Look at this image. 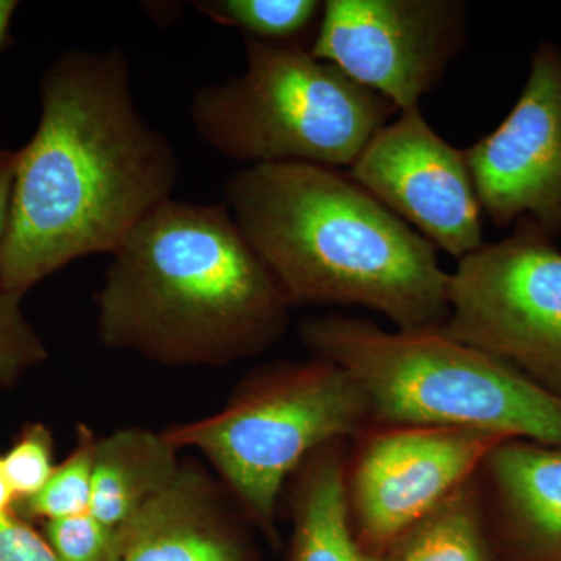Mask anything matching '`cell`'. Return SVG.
I'll return each instance as SVG.
<instances>
[{
    "label": "cell",
    "instance_id": "6da1fadb",
    "mask_svg": "<svg viewBox=\"0 0 561 561\" xmlns=\"http://www.w3.org/2000/svg\"><path fill=\"white\" fill-rule=\"evenodd\" d=\"M130 81L121 49L65 50L44 72L38 127L18 150L2 289L25 295L70 262L113 254L172 201L179 158Z\"/></svg>",
    "mask_w": 561,
    "mask_h": 561
},
{
    "label": "cell",
    "instance_id": "7a4b0ae2",
    "mask_svg": "<svg viewBox=\"0 0 561 561\" xmlns=\"http://www.w3.org/2000/svg\"><path fill=\"white\" fill-rule=\"evenodd\" d=\"M95 308L103 345L172 367L260 356L291 311L227 203L173 198L111 254Z\"/></svg>",
    "mask_w": 561,
    "mask_h": 561
},
{
    "label": "cell",
    "instance_id": "3957f363",
    "mask_svg": "<svg viewBox=\"0 0 561 561\" xmlns=\"http://www.w3.org/2000/svg\"><path fill=\"white\" fill-rule=\"evenodd\" d=\"M225 203L290 308L360 306L398 331L448 320L451 273L435 247L348 173L247 165L225 184Z\"/></svg>",
    "mask_w": 561,
    "mask_h": 561
},
{
    "label": "cell",
    "instance_id": "277c9868",
    "mask_svg": "<svg viewBox=\"0 0 561 561\" xmlns=\"http://www.w3.org/2000/svg\"><path fill=\"white\" fill-rule=\"evenodd\" d=\"M311 356L348 373L373 424L446 427L561 448V400L485 351L440 330L386 331L343 313L308 317Z\"/></svg>",
    "mask_w": 561,
    "mask_h": 561
},
{
    "label": "cell",
    "instance_id": "5b68a950",
    "mask_svg": "<svg viewBox=\"0 0 561 561\" xmlns=\"http://www.w3.org/2000/svg\"><path fill=\"white\" fill-rule=\"evenodd\" d=\"M245 70L195 91L191 122L228 160L351 168L398 110L302 46L243 38Z\"/></svg>",
    "mask_w": 561,
    "mask_h": 561
},
{
    "label": "cell",
    "instance_id": "8992f818",
    "mask_svg": "<svg viewBox=\"0 0 561 561\" xmlns=\"http://www.w3.org/2000/svg\"><path fill=\"white\" fill-rule=\"evenodd\" d=\"M370 426L359 386L339 365L312 356L261 368L220 412L165 435L176 448L206 457L250 523L278 545L286 482L323 446L351 442Z\"/></svg>",
    "mask_w": 561,
    "mask_h": 561
},
{
    "label": "cell",
    "instance_id": "52a82bcc",
    "mask_svg": "<svg viewBox=\"0 0 561 561\" xmlns=\"http://www.w3.org/2000/svg\"><path fill=\"white\" fill-rule=\"evenodd\" d=\"M442 331L561 400V251L529 219L461 257Z\"/></svg>",
    "mask_w": 561,
    "mask_h": 561
},
{
    "label": "cell",
    "instance_id": "ba28073f",
    "mask_svg": "<svg viewBox=\"0 0 561 561\" xmlns=\"http://www.w3.org/2000/svg\"><path fill=\"white\" fill-rule=\"evenodd\" d=\"M505 438L446 427L373 424L348 443L346 500L357 540L386 557L424 516L478 474Z\"/></svg>",
    "mask_w": 561,
    "mask_h": 561
},
{
    "label": "cell",
    "instance_id": "9c48e42d",
    "mask_svg": "<svg viewBox=\"0 0 561 561\" xmlns=\"http://www.w3.org/2000/svg\"><path fill=\"white\" fill-rule=\"evenodd\" d=\"M467 39L460 0H327L309 50L400 113L420 106Z\"/></svg>",
    "mask_w": 561,
    "mask_h": 561
},
{
    "label": "cell",
    "instance_id": "30bf717a",
    "mask_svg": "<svg viewBox=\"0 0 561 561\" xmlns=\"http://www.w3.org/2000/svg\"><path fill=\"white\" fill-rule=\"evenodd\" d=\"M482 210L496 227L529 219L561 238V47L531 51L529 76L511 113L465 149Z\"/></svg>",
    "mask_w": 561,
    "mask_h": 561
},
{
    "label": "cell",
    "instance_id": "8fae6325",
    "mask_svg": "<svg viewBox=\"0 0 561 561\" xmlns=\"http://www.w3.org/2000/svg\"><path fill=\"white\" fill-rule=\"evenodd\" d=\"M350 175L456 260L483 245L482 206L465 151L446 142L420 106L383 125Z\"/></svg>",
    "mask_w": 561,
    "mask_h": 561
},
{
    "label": "cell",
    "instance_id": "7c38bea8",
    "mask_svg": "<svg viewBox=\"0 0 561 561\" xmlns=\"http://www.w3.org/2000/svg\"><path fill=\"white\" fill-rule=\"evenodd\" d=\"M479 493L502 561H561V448L501 442L485 457Z\"/></svg>",
    "mask_w": 561,
    "mask_h": 561
},
{
    "label": "cell",
    "instance_id": "4fadbf2b",
    "mask_svg": "<svg viewBox=\"0 0 561 561\" xmlns=\"http://www.w3.org/2000/svg\"><path fill=\"white\" fill-rule=\"evenodd\" d=\"M124 540L121 561H262L210 483L187 468L144 508Z\"/></svg>",
    "mask_w": 561,
    "mask_h": 561
},
{
    "label": "cell",
    "instance_id": "5bb4252c",
    "mask_svg": "<svg viewBox=\"0 0 561 561\" xmlns=\"http://www.w3.org/2000/svg\"><path fill=\"white\" fill-rule=\"evenodd\" d=\"M348 443H330L291 476V537L286 561H386L357 540L346 500Z\"/></svg>",
    "mask_w": 561,
    "mask_h": 561
},
{
    "label": "cell",
    "instance_id": "9a60e30c",
    "mask_svg": "<svg viewBox=\"0 0 561 561\" xmlns=\"http://www.w3.org/2000/svg\"><path fill=\"white\" fill-rule=\"evenodd\" d=\"M179 451L165 432L139 427L98 440L90 513L124 535L179 476Z\"/></svg>",
    "mask_w": 561,
    "mask_h": 561
},
{
    "label": "cell",
    "instance_id": "2e32d148",
    "mask_svg": "<svg viewBox=\"0 0 561 561\" xmlns=\"http://www.w3.org/2000/svg\"><path fill=\"white\" fill-rule=\"evenodd\" d=\"M476 476L405 531L386 561H502Z\"/></svg>",
    "mask_w": 561,
    "mask_h": 561
},
{
    "label": "cell",
    "instance_id": "e0dca14e",
    "mask_svg": "<svg viewBox=\"0 0 561 561\" xmlns=\"http://www.w3.org/2000/svg\"><path fill=\"white\" fill-rule=\"evenodd\" d=\"M191 5L243 38L275 46L309 47L323 13L319 0H197Z\"/></svg>",
    "mask_w": 561,
    "mask_h": 561
},
{
    "label": "cell",
    "instance_id": "ac0fdd59",
    "mask_svg": "<svg viewBox=\"0 0 561 561\" xmlns=\"http://www.w3.org/2000/svg\"><path fill=\"white\" fill-rule=\"evenodd\" d=\"M98 438L81 426L77 445L68 459L55 467L54 472L35 496L16 501L13 513L21 519L70 518L90 513L92 501V472Z\"/></svg>",
    "mask_w": 561,
    "mask_h": 561
},
{
    "label": "cell",
    "instance_id": "d6986e66",
    "mask_svg": "<svg viewBox=\"0 0 561 561\" xmlns=\"http://www.w3.org/2000/svg\"><path fill=\"white\" fill-rule=\"evenodd\" d=\"M25 295L0 287V387L9 389L47 359L46 345L22 309Z\"/></svg>",
    "mask_w": 561,
    "mask_h": 561
},
{
    "label": "cell",
    "instance_id": "ffe728a7",
    "mask_svg": "<svg viewBox=\"0 0 561 561\" xmlns=\"http://www.w3.org/2000/svg\"><path fill=\"white\" fill-rule=\"evenodd\" d=\"M44 537L61 561H121L124 556V535L92 513L46 522Z\"/></svg>",
    "mask_w": 561,
    "mask_h": 561
},
{
    "label": "cell",
    "instance_id": "44dd1931",
    "mask_svg": "<svg viewBox=\"0 0 561 561\" xmlns=\"http://www.w3.org/2000/svg\"><path fill=\"white\" fill-rule=\"evenodd\" d=\"M3 465L16 501L35 496L55 470L50 431L44 424H27L3 456Z\"/></svg>",
    "mask_w": 561,
    "mask_h": 561
},
{
    "label": "cell",
    "instance_id": "7402d4cb",
    "mask_svg": "<svg viewBox=\"0 0 561 561\" xmlns=\"http://www.w3.org/2000/svg\"><path fill=\"white\" fill-rule=\"evenodd\" d=\"M0 561H61L44 535L11 513L0 515Z\"/></svg>",
    "mask_w": 561,
    "mask_h": 561
},
{
    "label": "cell",
    "instance_id": "603a6c76",
    "mask_svg": "<svg viewBox=\"0 0 561 561\" xmlns=\"http://www.w3.org/2000/svg\"><path fill=\"white\" fill-rule=\"evenodd\" d=\"M16 160L18 150L2 149L0 147V245H2L7 228H9Z\"/></svg>",
    "mask_w": 561,
    "mask_h": 561
},
{
    "label": "cell",
    "instance_id": "cb8c5ba5",
    "mask_svg": "<svg viewBox=\"0 0 561 561\" xmlns=\"http://www.w3.org/2000/svg\"><path fill=\"white\" fill-rule=\"evenodd\" d=\"M20 3L16 0H0V51L9 43L11 24Z\"/></svg>",
    "mask_w": 561,
    "mask_h": 561
},
{
    "label": "cell",
    "instance_id": "d4e9b609",
    "mask_svg": "<svg viewBox=\"0 0 561 561\" xmlns=\"http://www.w3.org/2000/svg\"><path fill=\"white\" fill-rule=\"evenodd\" d=\"M14 504H16V494L7 476L3 457H0V515L13 512Z\"/></svg>",
    "mask_w": 561,
    "mask_h": 561
}]
</instances>
